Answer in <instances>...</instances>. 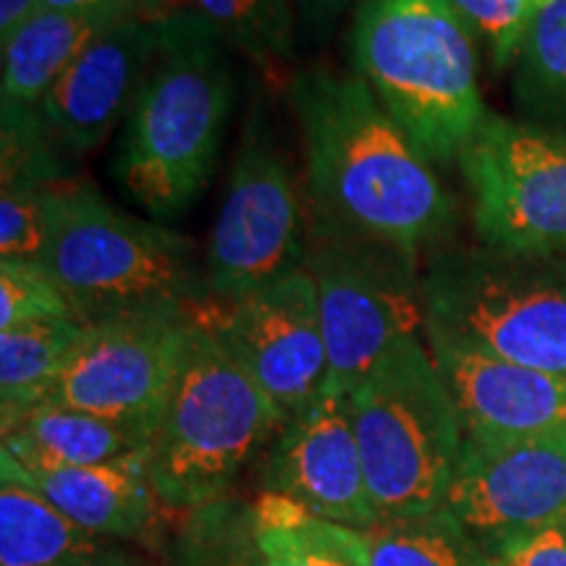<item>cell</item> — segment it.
<instances>
[{
	"label": "cell",
	"instance_id": "9c48e42d",
	"mask_svg": "<svg viewBox=\"0 0 566 566\" xmlns=\"http://www.w3.org/2000/svg\"><path fill=\"white\" fill-rule=\"evenodd\" d=\"M307 237L292 166L252 113L205 252L208 302H237L304 268Z\"/></svg>",
	"mask_w": 566,
	"mask_h": 566
},
{
	"label": "cell",
	"instance_id": "f546056e",
	"mask_svg": "<svg viewBox=\"0 0 566 566\" xmlns=\"http://www.w3.org/2000/svg\"><path fill=\"white\" fill-rule=\"evenodd\" d=\"M495 558L501 566H566V520L514 537Z\"/></svg>",
	"mask_w": 566,
	"mask_h": 566
},
{
	"label": "cell",
	"instance_id": "7402d4cb",
	"mask_svg": "<svg viewBox=\"0 0 566 566\" xmlns=\"http://www.w3.org/2000/svg\"><path fill=\"white\" fill-rule=\"evenodd\" d=\"M87 323L48 321L0 331V417L9 424L45 401Z\"/></svg>",
	"mask_w": 566,
	"mask_h": 566
},
{
	"label": "cell",
	"instance_id": "8992f818",
	"mask_svg": "<svg viewBox=\"0 0 566 566\" xmlns=\"http://www.w3.org/2000/svg\"><path fill=\"white\" fill-rule=\"evenodd\" d=\"M349 401L378 520L443 509L464 428L424 338L396 344Z\"/></svg>",
	"mask_w": 566,
	"mask_h": 566
},
{
	"label": "cell",
	"instance_id": "f1b7e54d",
	"mask_svg": "<svg viewBox=\"0 0 566 566\" xmlns=\"http://www.w3.org/2000/svg\"><path fill=\"white\" fill-rule=\"evenodd\" d=\"M495 69L514 63L535 0H449Z\"/></svg>",
	"mask_w": 566,
	"mask_h": 566
},
{
	"label": "cell",
	"instance_id": "e0dca14e",
	"mask_svg": "<svg viewBox=\"0 0 566 566\" xmlns=\"http://www.w3.org/2000/svg\"><path fill=\"white\" fill-rule=\"evenodd\" d=\"M0 464L11 467L71 522L113 541L145 537L166 509L147 472V454L90 467H21L0 454Z\"/></svg>",
	"mask_w": 566,
	"mask_h": 566
},
{
	"label": "cell",
	"instance_id": "2e32d148",
	"mask_svg": "<svg viewBox=\"0 0 566 566\" xmlns=\"http://www.w3.org/2000/svg\"><path fill=\"white\" fill-rule=\"evenodd\" d=\"M422 338L464 436H566V375L509 363L433 325H424Z\"/></svg>",
	"mask_w": 566,
	"mask_h": 566
},
{
	"label": "cell",
	"instance_id": "4fadbf2b",
	"mask_svg": "<svg viewBox=\"0 0 566 566\" xmlns=\"http://www.w3.org/2000/svg\"><path fill=\"white\" fill-rule=\"evenodd\" d=\"M443 509L493 556L566 520V436H464Z\"/></svg>",
	"mask_w": 566,
	"mask_h": 566
},
{
	"label": "cell",
	"instance_id": "3957f363",
	"mask_svg": "<svg viewBox=\"0 0 566 566\" xmlns=\"http://www.w3.org/2000/svg\"><path fill=\"white\" fill-rule=\"evenodd\" d=\"M478 48L449 0H363L349 38L352 71L436 168L459 163L491 118Z\"/></svg>",
	"mask_w": 566,
	"mask_h": 566
},
{
	"label": "cell",
	"instance_id": "5b68a950",
	"mask_svg": "<svg viewBox=\"0 0 566 566\" xmlns=\"http://www.w3.org/2000/svg\"><path fill=\"white\" fill-rule=\"evenodd\" d=\"M283 424L271 396L195 313L147 454L160 504L189 514L223 499Z\"/></svg>",
	"mask_w": 566,
	"mask_h": 566
},
{
	"label": "cell",
	"instance_id": "8fae6325",
	"mask_svg": "<svg viewBox=\"0 0 566 566\" xmlns=\"http://www.w3.org/2000/svg\"><path fill=\"white\" fill-rule=\"evenodd\" d=\"M197 310H153L92 323L42 405L158 430Z\"/></svg>",
	"mask_w": 566,
	"mask_h": 566
},
{
	"label": "cell",
	"instance_id": "7c38bea8",
	"mask_svg": "<svg viewBox=\"0 0 566 566\" xmlns=\"http://www.w3.org/2000/svg\"><path fill=\"white\" fill-rule=\"evenodd\" d=\"M197 317L271 396L286 422L313 407L328 388V349L307 268H296L237 302L202 304Z\"/></svg>",
	"mask_w": 566,
	"mask_h": 566
},
{
	"label": "cell",
	"instance_id": "83f0119b",
	"mask_svg": "<svg viewBox=\"0 0 566 566\" xmlns=\"http://www.w3.org/2000/svg\"><path fill=\"white\" fill-rule=\"evenodd\" d=\"M69 317H76L74 310L45 268L0 260V331Z\"/></svg>",
	"mask_w": 566,
	"mask_h": 566
},
{
	"label": "cell",
	"instance_id": "1f68e13d",
	"mask_svg": "<svg viewBox=\"0 0 566 566\" xmlns=\"http://www.w3.org/2000/svg\"><path fill=\"white\" fill-rule=\"evenodd\" d=\"M40 0H0V38L11 34L27 17H32Z\"/></svg>",
	"mask_w": 566,
	"mask_h": 566
},
{
	"label": "cell",
	"instance_id": "ba28073f",
	"mask_svg": "<svg viewBox=\"0 0 566 566\" xmlns=\"http://www.w3.org/2000/svg\"><path fill=\"white\" fill-rule=\"evenodd\" d=\"M317 289L328 386L352 394L396 344L422 336L420 258L310 229L307 260Z\"/></svg>",
	"mask_w": 566,
	"mask_h": 566
},
{
	"label": "cell",
	"instance_id": "d6a6232c",
	"mask_svg": "<svg viewBox=\"0 0 566 566\" xmlns=\"http://www.w3.org/2000/svg\"><path fill=\"white\" fill-rule=\"evenodd\" d=\"M323 3H331V6H342L344 0H323Z\"/></svg>",
	"mask_w": 566,
	"mask_h": 566
},
{
	"label": "cell",
	"instance_id": "9a60e30c",
	"mask_svg": "<svg viewBox=\"0 0 566 566\" xmlns=\"http://www.w3.org/2000/svg\"><path fill=\"white\" fill-rule=\"evenodd\" d=\"M263 491L289 495L342 527L367 530L380 522L367 493L349 394L328 386L313 407L283 424L268 449Z\"/></svg>",
	"mask_w": 566,
	"mask_h": 566
},
{
	"label": "cell",
	"instance_id": "d4e9b609",
	"mask_svg": "<svg viewBox=\"0 0 566 566\" xmlns=\"http://www.w3.org/2000/svg\"><path fill=\"white\" fill-rule=\"evenodd\" d=\"M231 51L242 53L263 71H281L296 59L292 0H187Z\"/></svg>",
	"mask_w": 566,
	"mask_h": 566
},
{
	"label": "cell",
	"instance_id": "44dd1931",
	"mask_svg": "<svg viewBox=\"0 0 566 566\" xmlns=\"http://www.w3.org/2000/svg\"><path fill=\"white\" fill-rule=\"evenodd\" d=\"M359 566H501L446 509L354 530Z\"/></svg>",
	"mask_w": 566,
	"mask_h": 566
},
{
	"label": "cell",
	"instance_id": "4dcf8cb0",
	"mask_svg": "<svg viewBox=\"0 0 566 566\" xmlns=\"http://www.w3.org/2000/svg\"><path fill=\"white\" fill-rule=\"evenodd\" d=\"M90 6H134V9H145L153 13L176 9L174 0H40L38 9H90Z\"/></svg>",
	"mask_w": 566,
	"mask_h": 566
},
{
	"label": "cell",
	"instance_id": "4316f807",
	"mask_svg": "<svg viewBox=\"0 0 566 566\" xmlns=\"http://www.w3.org/2000/svg\"><path fill=\"white\" fill-rule=\"evenodd\" d=\"M69 181L19 179L0 187V260L40 265L51 233L55 197Z\"/></svg>",
	"mask_w": 566,
	"mask_h": 566
},
{
	"label": "cell",
	"instance_id": "603a6c76",
	"mask_svg": "<svg viewBox=\"0 0 566 566\" xmlns=\"http://www.w3.org/2000/svg\"><path fill=\"white\" fill-rule=\"evenodd\" d=\"M252 516L265 566H359L354 530L321 520L289 495L263 491Z\"/></svg>",
	"mask_w": 566,
	"mask_h": 566
},
{
	"label": "cell",
	"instance_id": "7a4b0ae2",
	"mask_svg": "<svg viewBox=\"0 0 566 566\" xmlns=\"http://www.w3.org/2000/svg\"><path fill=\"white\" fill-rule=\"evenodd\" d=\"M229 51L195 11L163 17L158 55L113 155V179L153 221H179L208 189L233 108Z\"/></svg>",
	"mask_w": 566,
	"mask_h": 566
},
{
	"label": "cell",
	"instance_id": "484cf974",
	"mask_svg": "<svg viewBox=\"0 0 566 566\" xmlns=\"http://www.w3.org/2000/svg\"><path fill=\"white\" fill-rule=\"evenodd\" d=\"M187 516L171 566H265L254 537L252 504L223 495Z\"/></svg>",
	"mask_w": 566,
	"mask_h": 566
},
{
	"label": "cell",
	"instance_id": "ac0fdd59",
	"mask_svg": "<svg viewBox=\"0 0 566 566\" xmlns=\"http://www.w3.org/2000/svg\"><path fill=\"white\" fill-rule=\"evenodd\" d=\"M153 13L134 6H90V9H38L6 38L0 108L32 111L55 80L76 61L84 48L108 32L113 24Z\"/></svg>",
	"mask_w": 566,
	"mask_h": 566
},
{
	"label": "cell",
	"instance_id": "cb8c5ba5",
	"mask_svg": "<svg viewBox=\"0 0 566 566\" xmlns=\"http://www.w3.org/2000/svg\"><path fill=\"white\" fill-rule=\"evenodd\" d=\"M514 66L520 108L566 132V0H535Z\"/></svg>",
	"mask_w": 566,
	"mask_h": 566
},
{
	"label": "cell",
	"instance_id": "30bf717a",
	"mask_svg": "<svg viewBox=\"0 0 566 566\" xmlns=\"http://www.w3.org/2000/svg\"><path fill=\"white\" fill-rule=\"evenodd\" d=\"M485 247L566 254V132L491 116L459 155Z\"/></svg>",
	"mask_w": 566,
	"mask_h": 566
},
{
	"label": "cell",
	"instance_id": "52a82bcc",
	"mask_svg": "<svg viewBox=\"0 0 566 566\" xmlns=\"http://www.w3.org/2000/svg\"><path fill=\"white\" fill-rule=\"evenodd\" d=\"M424 325L509 363L566 375V254L459 247L422 271Z\"/></svg>",
	"mask_w": 566,
	"mask_h": 566
},
{
	"label": "cell",
	"instance_id": "277c9868",
	"mask_svg": "<svg viewBox=\"0 0 566 566\" xmlns=\"http://www.w3.org/2000/svg\"><path fill=\"white\" fill-rule=\"evenodd\" d=\"M40 265L87 325L208 304L192 239L116 208L90 184L61 187Z\"/></svg>",
	"mask_w": 566,
	"mask_h": 566
},
{
	"label": "cell",
	"instance_id": "ffe728a7",
	"mask_svg": "<svg viewBox=\"0 0 566 566\" xmlns=\"http://www.w3.org/2000/svg\"><path fill=\"white\" fill-rule=\"evenodd\" d=\"M153 430L55 405L3 424V451L21 467H90L150 454Z\"/></svg>",
	"mask_w": 566,
	"mask_h": 566
},
{
	"label": "cell",
	"instance_id": "5bb4252c",
	"mask_svg": "<svg viewBox=\"0 0 566 566\" xmlns=\"http://www.w3.org/2000/svg\"><path fill=\"white\" fill-rule=\"evenodd\" d=\"M166 13H134L76 55L34 108L40 132L63 160L101 147L137 101L158 55Z\"/></svg>",
	"mask_w": 566,
	"mask_h": 566
},
{
	"label": "cell",
	"instance_id": "6da1fadb",
	"mask_svg": "<svg viewBox=\"0 0 566 566\" xmlns=\"http://www.w3.org/2000/svg\"><path fill=\"white\" fill-rule=\"evenodd\" d=\"M307 160V223L420 258L454 231L436 166L354 71L313 66L289 84Z\"/></svg>",
	"mask_w": 566,
	"mask_h": 566
},
{
	"label": "cell",
	"instance_id": "d6986e66",
	"mask_svg": "<svg viewBox=\"0 0 566 566\" xmlns=\"http://www.w3.org/2000/svg\"><path fill=\"white\" fill-rule=\"evenodd\" d=\"M0 566H145L113 537L71 522L0 464Z\"/></svg>",
	"mask_w": 566,
	"mask_h": 566
}]
</instances>
